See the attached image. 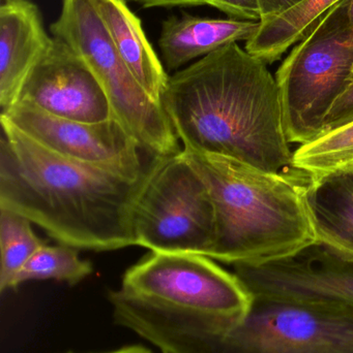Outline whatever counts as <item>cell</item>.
<instances>
[{
	"mask_svg": "<svg viewBox=\"0 0 353 353\" xmlns=\"http://www.w3.org/2000/svg\"><path fill=\"white\" fill-rule=\"evenodd\" d=\"M162 105L184 149L310 182L294 168L275 77L238 43L170 76Z\"/></svg>",
	"mask_w": 353,
	"mask_h": 353,
	"instance_id": "6da1fadb",
	"label": "cell"
},
{
	"mask_svg": "<svg viewBox=\"0 0 353 353\" xmlns=\"http://www.w3.org/2000/svg\"><path fill=\"white\" fill-rule=\"evenodd\" d=\"M0 208L78 250L137 246L134 211L146 182L44 148L0 117Z\"/></svg>",
	"mask_w": 353,
	"mask_h": 353,
	"instance_id": "7a4b0ae2",
	"label": "cell"
},
{
	"mask_svg": "<svg viewBox=\"0 0 353 353\" xmlns=\"http://www.w3.org/2000/svg\"><path fill=\"white\" fill-rule=\"evenodd\" d=\"M118 325L161 353H353V309L253 296L236 319L168 312L135 300Z\"/></svg>",
	"mask_w": 353,
	"mask_h": 353,
	"instance_id": "3957f363",
	"label": "cell"
},
{
	"mask_svg": "<svg viewBox=\"0 0 353 353\" xmlns=\"http://www.w3.org/2000/svg\"><path fill=\"white\" fill-rule=\"evenodd\" d=\"M207 185L215 209L209 257L228 265H261L319 244L309 181L261 171L224 155L182 149Z\"/></svg>",
	"mask_w": 353,
	"mask_h": 353,
	"instance_id": "277c9868",
	"label": "cell"
},
{
	"mask_svg": "<svg viewBox=\"0 0 353 353\" xmlns=\"http://www.w3.org/2000/svg\"><path fill=\"white\" fill-rule=\"evenodd\" d=\"M50 30L88 66L105 92L112 117L143 152L151 157L182 152L165 109L149 97L126 68L93 0H62L59 18Z\"/></svg>",
	"mask_w": 353,
	"mask_h": 353,
	"instance_id": "5b68a950",
	"label": "cell"
},
{
	"mask_svg": "<svg viewBox=\"0 0 353 353\" xmlns=\"http://www.w3.org/2000/svg\"><path fill=\"white\" fill-rule=\"evenodd\" d=\"M348 0L334 6L290 52L276 74L289 143L318 138L336 99L353 78Z\"/></svg>",
	"mask_w": 353,
	"mask_h": 353,
	"instance_id": "8992f818",
	"label": "cell"
},
{
	"mask_svg": "<svg viewBox=\"0 0 353 353\" xmlns=\"http://www.w3.org/2000/svg\"><path fill=\"white\" fill-rule=\"evenodd\" d=\"M215 224L209 189L182 152L151 157L134 211L137 246L209 256Z\"/></svg>",
	"mask_w": 353,
	"mask_h": 353,
	"instance_id": "52a82bcc",
	"label": "cell"
},
{
	"mask_svg": "<svg viewBox=\"0 0 353 353\" xmlns=\"http://www.w3.org/2000/svg\"><path fill=\"white\" fill-rule=\"evenodd\" d=\"M120 292L168 312L236 319L253 296L234 273L213 259L187 252H153L126 270Z\"/></svg>",
	"mask_w": 353,
	"mask_h": 353,
	"instance_id": "ba28073f",
	"label": "cell"
},
{
	"mask_svg": "<svg viewBox=\"0 0 353 353\" xmlns=\"http://www.w3.org/2000/svg\"><path fill=\"white\" fill-rule=\"evenodd\" d=\"M0 117L44 148L66 159L107 168L131 178H139L146 172L149 161L143 163L140 147L115 118L79 121L21 101L2 111Z\"/></svg>",
	"mask_w": 353,
	"mask_h": 353,
	"instance_id": "9c48e42d",
	"label": "cell"
},
{
	"mask_svg": "<svg viewBox=\"0 0 353 353\" xmlns=\"http://www.w3.org/2000/svg\"><path fill=\"white\" fill-rule=\"evenodd\" d=\"M252 296L353 309V259L321 244L261 265H233Z\"/></svg>",
	"mask_w": 353,
	"mask_h": 353,
	"instance_id": "30bf717a",
	"label": "cell"
},
{
	"mask_svg": "<svg viewBox=\"0 0 353 353\" xmlns=\"http://www.w3.org/2000/svg\"><path fill=\"white\" fill-rule=\"evenodd\" d=\"M18 101L79 121H104L112 117L107 97L95 74L57 37H53L49 49L27 77Z\"/></svg>",
	"mask_w": 353,
	"mask_h": 353,
	"instance_id": "8fae6325",
	"label": "cell"
},
{
	"mask_svg": "<svg viewBox=\"0 0 353 353\" xmlns=\"http://www.w3.org/2000/svg\"><path fill=\"white\" fill-rule=\"evenodd\" d=\"M53 41L44 28L37 6L10 0L0 6V107H12L35 64Z\"/></svg>",
	"mask_w": 353,
	"mask_h": 353,
	"instance_id": "7c38bea8",
	"label": "cell"
},
{
	"mask_svg": "<svg viewBox=\"0 0 353 353\" xmlns=\"http://www.w3.org/2000/svg\"><path fill=\"white\" fill-rule=\"evenodd\" d=\"M261 22L238 19H209L184 14L164 21L159 47L167 72H178L198 57H204L225 46L250 41Z\"/></svg>",
	"mask_w": 353,
	"mask_h": 353,
	"instance_id": "4fadbf2b",
	"label": "cell"
},
{
	"mask_svg": "<svg viewBox=\"0 0 353 353\" xmlns=\"http://www.w3.org/2000/svg\"><path fill=\"white\" fill-rule=\"evenodd\" d=\"M118 54L143 90L161 103L169 74L126 0H93Z\"/></svg>",
	"mask_w": 353,
	"mask_h": 353,
	"instance_id": "5bb4252c",
	"label": "cell"
},
{
	"mask_svg": "<svg viewBox=\"0 0 353 353\" xmlns=\"http://www.w3.org/2000/svg\"><path fill=\"white\" fill-rule=\"evenodd\" d=\"M308 197L319 244L353 259V171L311 182Z\"/></svg>",
	"mask_w": 353,
	"mask_h": 353,
	"instance_id": "9a60e30c",
	"label": "cell"
},
{
	"mask_svg": "<svg viewBox=\"0 0 353 353\" xmlns=\"http://www.w3.org/2000/svg\"><path fill=\"white\" fill-rule=\"evenodd\" d=\"M341 0H304L279 16L261 22L258 32L246 43V51L265 63H273L300 43L318 21Z\"/></svg>",
	"mask_w": 353,
	"mask_h": 353,
	"instance_id": "2e32d148",
	"label": "cell"
},
{
	"mask_svg": "<svg viewBox=\"0 0 353 353\" xmlns=\"http://www.w3.org/2000/svg\"><path fill=\"white\" fill-rule=\"evenodd\" d=\"M294 165L310 183L353 171V121L300 145L294 153Z\"/></svg>",
	"mask_w": 353,
	"mask_h": 353,
	"instance_id": "e0dca14e",
	"label": "cell"
},
{
	"mask_svg": "<svg viewBox=\"0 0 353 353\" xmlns=\"http://www.w3.org/2000/svg\"><path fill=\"white\" fill-rule=\"evenodd\" d=\"M24 216L0 208V292L14 290V282L32 255L46 244Z\"/></svg>",
	"mask_w": 353,
	"mask_h": 353,
	"instance_id": "ac0fdd59",
	"label": "cell"
},
{
	"mask_svg": "<svg viewBox=\"0 0 353 353\" xmlns=\"http://www.w3.org/2000/svg\"><path fill=\"white\" fill-rule=\"evenodd\" d=\"M90 261L79 256L78 249L68 245L49 246L39 249L21 270L14 282V290L29 281L55 280L76 285L93 274Z\"/></svg>",
	"mask_w": 353,
	"mask_h": 353,
	"instance_id": "d6986e66",
	"label": "cell"
},
{
	"mask_svg": "<svg viewBox=\"0 0 353 353\" xmlns=\"http://www.w3.org/2000/svg\"><path fill=\"white\" fill-rule=\"evenodd\" d=\"M353 121V78L350 84L344 89L343 92L336 99L334 105H332L325 124H323V132H331L336 128H341Z\"/></svg>",
	"mask_w": 353,
	"mask_h": 353,
	"instance_id": "ffe728a7",
	"label": "cell"
},
{
	"mask_svg": "<svg viewBox=\"0 0 353 353\" xmlns=\"http://www.w3.org/2000/svg\"><path fill=\"white\" fill-rule=\"evenodd\" d=\"M207 4L238 20H263L259 0H207Z\"/></svg>",
	"mask_w": 353,
	"mask_h": 353,
	"instance_id": "44dd1931",
	"label": "cell"
},
{
	"mask_svg": "<svg viewBox=\"0 0 353 353\" xmlns=\"http://www.w3.org/2000/svg\"><path fill=\"white\" fill-rule=\"evenodd\" d=\"M259 1H260L261 10H263L261 22H263V21L283 14L284 12L290 10L304 0H259Z\"/></svg>",
	"mask_w": 353,
	"mask_h": 353,
	"instance_id": "7402d4cb",
	"label": "cell"
},
{
	"mask_svg": "<svg viewBox=\"0 0 353 353\" xmlns=\"http://www.w3.org/2000/svg\"><path fill=\"white\" fill-rule=\"evenodd\" d=\"M128 1V0H126ZM144 8H172V6H204L207 0H131Z\"/></svg>",
	"mask_w": 353,
	"mask_h": 353,
	"instance_id": "603a6c76",
	"label": "cell"
},
{
	"mask_svg": "<svg viewBox=\"0 0 353 353\" xmlns=\"http://www.w3.org/2000/svg\"><path fill=\"white\" fill-rule=\"evenodd\" d=\"M103 353H153L149 348L143 347L140 345L126 346V347L120 348V350H113V352Z\"/></svg>",
	"mask_w": 353,
	"mask_h": 353,
	"instance_id": "cb8c5ba5",
	"label": "cell"
},
{
	"mask_svg": "<svg viewBox=\"0 0 353 353\" xmlns=\"http://www.w3.org/2000/svg\"><path fill=\"white\" fill-rule=\"evenodd\" d=\"M347 21L348 26L353 35V0H348L347 4Z\"/></svg>",
	"mask_w": 353,
	"mask_h": 353,
	"instance_id": "d4e9b609",
	"label": "cell"
},
{
	"mask_svg": "<svg viewBox=\"0 0 353 353\" xmlns=\"http://www.w3.org/2000/svg\"><path fill=\"white\" fill-rule=\"evenodd\" d=\"M6 1H10V0H1V3H2V2H6Z\"/></svg>",
	"mask_w": 353,
	"mask_h": 353,
	"instance_id": "484cf974",
	"label": "cell"
}]
</instances>
